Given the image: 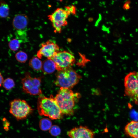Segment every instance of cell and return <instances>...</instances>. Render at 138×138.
Wrapping results in <instances>:
<instances>
[{
    "label": "cell",
    "mask_w": 138,
    "mask_h": 138,
    "mask_svg": "<svg viewBox=\"0 0 138 138\" xmlns=\"http://www.w3.org/2000/svg\"><path fill=\"white\" fill-rule=\"evenodd\" d=\"M80 96L70 89L60 88L55 99L62 113L71 116L74 114L76 103Z\"/></svg>",
    "instance_id": "cell-1"
},
{
    "label": "cell",
    "mask_w": 138,
    "mask_h": 138,
    "mask_svg": "<svg viewBox=\"0 0 138 138\" xmlns=\"http://www.w3.org/2000/svg\"><path fill=\"white\" fill-rule=\"evenodd\" d=\"M37 108L39 114L48 117L52 120L62 118V113L55 100L52 95L49 97L41 95L39 96L37 102Z\"/></svg>",
    "instance_id": "cell-2"
},
{
    "label": "cell",
    "mask_w": 138,
    "mask_h": 138,
    "mask_svg": "<svg viewBox=\"0 0 138 138\" xmlns=\"http://www.w3.org/2000/svg\"><path fill=\"white\" fill-rule=\"evenodd\" d=\"M56 75V85L60 88L70 89L77 84L81 78L80 76L71 68L58 71Z\"/></svg>",
    "instance_id": "cell-3"
},
{
    "label": "cell",
    "mask_w": 138,
    "mask_h": 138,
    "mask_svg": "<svg viewBox=\"0 0 138 138\" xmlns=\"http://www.w3.org/2000/svg\"><path fill=\"white\" fill-rule=\"evenodd\" d=\"M124 93L135 104H138V72H130L124 79Z\"/></svg>",
    "instance_id": "cell-4"
},
{
    "label": "cell",
    "mask_w": 138,
    "mask_h": 138,
    "mask_svg": "<svg viewBox=\"0 0 138 138\" xmlns=\"http://www.w3.org/2000/svg\"><path fill=\"white\" fill-rule=\"evenodd\" d=\"M33 111L31 107L24 100L16 99L10 102L9 112L17 120L26 118Z\"/></svg>",
    "instance_id": "cell-5"
},
{
    "label": "cell",
    "mask_w": 138,
    "mask_h": 138,
    "mask_svg": "<svg viewBox=\"0 0 138 138\" xmlns=\"http://www.w3.org/2000/svg\"><path fill=\"white\" fill-rule=\"evenodd\" d=\"M70 14L65 8L64 9L59 8L48 15V19L51 22L55 33H61L62 28L67 25V19Z\"/></svg>",
    "instance_id": "cell-6"
},
{
    "label": "cell",
    "mask_w": 138,
    "mask_h": 138,
    "mask_svg": "<svg viewBox=\"0 0 138 138\" xmlns=\"http://www.w3.org/2000/svg\"><path fill=\"white\" fill-rule=\"evenodd\" d=\"M41 77H32L29 73H26L21 80L22 88L24 91L31 95H42L41 89Z\"/></svg>",
    "instance_id": "cell-7"
},
{
    "label": "cell",
    "mask_w": 138,
    "mask_h": 138,
    "mask_svg": "<svg viewBox=\"0 0 138 138\" xmlns=\"http://www.w3.org/2000/svg\"><path fill=\"white\" fill-rule=\"evenodd\" d=\"M51 59L55 62L58 71L71 68L75 61L73 55L66 51L58 52Z\"/></svg>",
    "instance_id": "cell-8"
},
{
    "label": "cell",
    "mask_w": 138,
    "mask_h": 138,
    "mask_svg": "<svg viewBox=\"0 0 138 138\" xmlns=\"http://www.w3.org/2000/svg\"><path fill=\"white\" fill-rule=\"evenodd\" d=\"M59 46L55 41L49 40L41 44V47L37 52V56L39 59L43 56L47 59H51L59 51Z\"/></svg>",
    "instance_id": "cell-9"
},
{
    "label": "cell",
    "mask_w": 138,
    "mask_h": 138,
    "mask_svg": "<svg viewBox=\"0 0 138 138\" xmlns=\"http://www.w3.org/2000/svg\"><path fill=\"white\" fill-rule=\"evenodd\" d=\"M28 22V18L25 14H18L15 16L13 19L12 25L16 30V36L23 37L26 36V31Z\"/></svg>",
    "instance_id": "cell-10"
},
{
    "label": "cell",
    "mask_w": 138,
    "mask_h": 138,
    "mask_svg": "<svg viewBox=\"0 0 138 138\" xmlns=\"http://www.w3.org/2000/svg\"><path fill=\"white\" fill-rule=\"evenodd\" d=\"M67 133L70 138H94L93 131L86 126L75 127L68 131Z\"/></svg>",
    "instance_id": "cell-11"
},
{
    "label": "cell",
    "mask_w": 138,
    "mask_h": 138,
    "mask_svg": "<svg viewBox=\"0 0 138 138\" xmlns=\"http://www.w3.org/2000/svg\"><path fill=\"white\" fill-rule=\"evenodd\" d=\"M125 133L132 138H138V121H132L124 128Z\"/></svg>",
    "instance_id": "cell-12"
},
{
    "label": "cell",
    "mask_w": 138,
    "mask_h": 138,
    "mask_svg": "<svg viewBox=\"0 0 138 138\" xmlns=\"http://www.w3.org/2000/svg\"><path fill=\"white\" fill-rule=\"evenodd\" d=\"M55 69H56L55 64L52 59H47L43 62L42 70L45 74H51Z\"/></svg>",
    "instance_id": "cell-13"
},
{
    "label": "cell",
    "mask_w": 138,
    "mask_h": 138,
    "mask_svg": "<svg viewBox=\"0 0 138 138\" xmlns=\"http://www.w3.org/2000/svg\"><path fill=\"white\" fill-rule=\"evenodd\" d=\"M43 62L39 58L36 56L33 57L30 60L29 64L33 69L39 71L42 70Z\"/></svg>",
    "instance_id": "cell-14"
},
{
    "label": "cell",
    "mask_w": 138,
    "mask_h": 138,
    "mask_svg": "<svg viewBox=\"0 0 138 138\" xmlns=\"http://www.w3.org/2000/svg\"><path fill=\"white\" fill-rule=\"evenodd\" d=\"M52 126V122L49 119L43 118L41 119L40 121L39 128L42 131H46L50 130Z\"/></svg>",
    "instance_id": "cell-15"
},
{
    "label": "cell",
    "mask_w": 138,
    "mask_h": 138,
    "mask_svg": "<svg viewBox=\"0 0 138 138\" xmlns=\"http://www.w3.org/2000/svg\"><path fill=\"white\" fill-rule=\"evenodd\" d=\"M9 8L8 4L2 1L1 2L0 15L1 17L5 18L7 17L9 14Z\"/></svg>",
    "instance_id": "cell-16"
},
{
    "label": "cell",
    "mask_w": 138,
    "mask_h": 138,
    "mask_svg": "<svg viewBox=\"0 0 138 138\" xmlns=\"http://www.w3.org/2000/svg\"><path fill=\"white\" fill-rule=\"evenodd\" d=\"M22 40L18 38H13L10 40L8 43V46L10 49L12 51H15L19 48L20 44Z\"/></svg>",
    "instance_id": "cell-17"
},
{
    "label": "cell",
    "mask_w": 138,
    "mask_h": 138,
    "mask_svg": "<svg viewBox=\"0 0 138 138\" xmlns=\"http://www.w3.org/2000/svg\"><path fill=\"white\" fill-rule=\"evenodd\" d=\"M17 60L21 63H25L27 60V54L24 52L20 51L17 52L15 55Z\"/></svg>",
    "instance_id": "cell-18"
},
{
    "label": "cell",
    "mask_w": 138,
    "mask_h": 138,
    "mask_svg": "<svg viewBox=\"0 0 138 138\" xmlns=\"http://www.w3.org/2000/svg\"><path fill=\"white\" fill-rule=\"evenodd\" d=\"M3 84V87L7 90L11 89L15 85V83L13 80L9 78L5 79Z\"/></svg>",
    "instance_id": "cell-19"
},
{
    "label": "cell",
    "mask_w": 138,
    "mask_h": 138,
    "mask_svg": "<svg viewBox=\"0 0 138 138\" xmlns=\"http://www.w3.org/2000/svg\"><path fill=\"white\" fill-rule=\"evenodd\" d=\"M49 132L52 135L56 136L60 134L61 132V130L58 126L56 125H54L52 126L49 130Z\"/></svg>",
    "instance_id": "cell-20"
},
{
    "label": "cell",
    "mask_w": 138,
    "mask_h": 138,
    "mask_svg": "<svg viewBox=\"0 0 138 138\" xmlns=\"http://www.w3.org/2000/svg\"><path fill=\"white\" fill-rule=\"evenodd\" d=\"M67 10L73 14H76L75 7L73 5L70 6L65 7Z\"/></svg>",
    "instance_id": "cell-21"
},
{
    "label": "cell",
    "mask_w": 138,
    "mask_h": 138,
    "mask_svg": "<svg viewBox=\"0 0 138 138\" xmlns=\"http://www.w3.org/2000/svg\"><path fill=\"white\" fill-rule=\"evenodd\" d=\"M3 121L4 129L6 131H8L9 129L8 127L10 125L9 122L5 118L3 119Z\"/></svg>",
    "instance_id": "cell-22"
},
{
    "label": "cell",
    "mask_w": 138,
    "mask_h": 138,
    "mask_svg": "<svg viewBox=\"0 0 138 138\" xmlns=\"http://www.w3.org/2000/svg\"><path fill=\"white\" fill-rule=\"evenodd\" d=\"M130 3V2L128 1L125 4L124 6V8L125 9H128L129 8V4Z\"/></svg>",
    "instance_id": "cell-23"
},
{
    "label": "cell",
    "mask_w": 138,
    "mask_h": 138,
    "mask_svg": "<svg viewBox=\"0 0 138 138\" xmlns=\"http://www.w3.org/2000/svg\"><path fill=\"white\" fill-rule=\"evenodd\" d=\"M0 86H1V85L3 83L4 81V79H3V77L2 76V75L1 74V73H0Z\"/></svg>",
    "instance_id": "cell-24"
}]
</instances>
